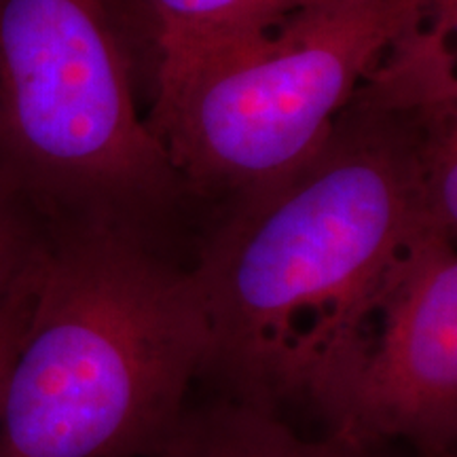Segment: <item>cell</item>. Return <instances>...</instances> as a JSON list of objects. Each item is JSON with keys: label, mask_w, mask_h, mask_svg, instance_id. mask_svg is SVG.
I'll list each match as a JSON object with an SVG mask.
<instances>
[{"label": "cell", "mask_w": 457, "mask_h": 457, "mask_svg": "<svg viewBox=\"0 0 457 457\" xmlns=\"http://www.w3.org/2000/svg\"><path fill=\"white\" fill-rule=\"evenodd\" d=\"M188 270L148 236L49 220L32 307L0 403V457H142L204 373Z\"/></svg>", "instance_id": "2"}, {"label": "cell", "mask_w": 457, "mask_h": 457, "mask_svg": "<svg viewBox=\"0 0 457 457\" xmlns=\"http://www.w3.org/2000/svg\"><path fill=\"white\" fill-rule=\"evenodd\" d=\"M447 119L457 114L398 104L364 81L295 174L227 210L188 270L208 339L204 373L225 396L320 413L394 265L436 233L424 138Z\"/></svg>", "instance_id": "1"}, {"label": "cell", "mask_w": 457, "mask_h": 457, "mask_svg": "<svg viewBox=\"0 0 457 457\" xmlns=\"http://www.w3.org/2000/svg\"><path fill=\"white\" fill-rule=\"evenodd\" d=\"M34 278H37V271H34L32 278L28 279V282L21 286L3 307H0V403H3L4 381H7L11 362H13L17 345H20L21 335H24L26 330L28 316H30Z\"/></svg>", "instance_id": "9"}, {"label": "cell", "mask_w": 457, "mask_h": 457, "mask_svg": "<svg viewBox=\"0 0 457 457\" xmlns=\"http://www.w3.org/2000/svg\"><path fill=\"white\" fill-rule=\"evenodd\" d=\"M0 176L47 220L142 236L188 197L136 104L111 0H0Z\"/></svg>", "instance_id": "4"}, {"label": "cell", "mask_w": 457, "mask_h": 457, "mask_svg": "<svg viewBox=\"0 0 457 457\" xmlns=\"http://www.w3.org/2000/svg\"><path fill=\"white\" fill-rule=\"evenodd\" d=\"M386 447L333 432L303 438L278 413L222 396L187 407L168 436L142 457H390Z\"/></svg>", "instance_id": "6"}, {"label": "cell", "mask_w": 457, "mask_h": 457, "mask_svg": "<svg viewBox=\"0 0 457 457\" xmlns=\"http://www.w3.org/2000/svg\"><path fill=\"white\" fill-rule=\"evenodd\" d=\"M443 457H455V453H447V455H443Z\"/></svg>", "instance_id": "10"}, {"label": "cell", "mask_w": 457, "mask_h": 457, "mask_svg": "<svg viewBox=\"0 0 457 457\" xmlns=\"http://www.w3.org/2000/svg\"><path fill=\"white\" fill-rule=\"evenodd\" d=\"M49 220L0 176V307L37 271Z\"/></svg>", "instance_id": "8"}, {"label": "cell", "mask_w": 457, "mask_h": 457, "mask_svg": "<svg viewBox=\"0 0 457 457\" xmlns=\"http://www.w3.org/2000/svg\"><path fill=\"white\" fill-rule=\"evenodd\" d=\"M455 0H362L157 54L148 129L188 197L239 205L295 174L403 34Z\"/></svg>", "instance_id": "3"}, {"label": "cell", "mask_w": 457, "mask_h": 457, "mask_svg": "<svg viewBox=\"0 0 457 457\" xmlns=\"http://www.w3.org/2000/svg\"><path fill=\"white\" fill-rule=\"evenodd\" d=\"M320 415L353 443L404 441L417 457L455 453V239L426 233L400 256L362 318Z\"/></svg>", "instance_id": "5"}, {"label": "cell", "mask_w": 457, "mask_h": 457, "mask_svg": "<svg viewBox=\"0 0 457 457\" xmlns=\"http://www.w3.org/2000/svg\"><path fill=\"white\" fill-rule=\"evenodd\" d=\"M155 24L157 54L227 41L310 11L362 0H145Z\"/></svg>", "instance_id": "7"}]
</instances>
